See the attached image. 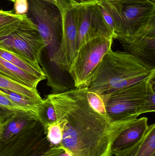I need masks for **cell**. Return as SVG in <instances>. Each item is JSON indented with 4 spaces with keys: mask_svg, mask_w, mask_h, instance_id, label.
I'll return each mask as SVG.
<instances>
[{
    "mask_svg": "<svg viewBox=\"0 0 155 156\" xmlns=\"http://www.w3.org/2000/svg\"><path fill=\"white\" fill-rule=\"evenodd\" d=\"M0 73L31 88L37 89L42 79L27 73L0 57Z\"/></svg>",
    "mask_w": 155,
    "mask_h": 156,
    "instance_id": "15",
    "label": "cell"
},
{
    "mask_svg": "<svg viewBox=\"0 0 155 156\" xmlns=\"http://www.w3.org/2000/svg\"><path fill=\"white\" fill-rule=\"evenodd\" d=\"M111 15L115 25L116 35L133 36L143 30L155 17V3L144 2H98ZM115 38V37H114Z\"/></svg>",
    "mask_w": 155,
    "mask_h": 156,
    "instance_id": "5",
    "label": "cell"
},
{
    "mask_svg": "<svg viewBox=\"0 0 155 156\" xmlns=\"http://www.w3.org/2000/svg\"><path fill=\"white\" fill-rule=\"evenodd\" d=\"M0 108L6 111L10 117L12 115L27 116L37 120L36 114L24 107L15 103L8 98L1 94Z\"/></svg>",
    "mask_w": 155,
    "mask_h": 156,
    "instance_id": "20",
    "label": "cell"
},
{
    "mask_svg": "<svg viewBox=\"0 0 155 156\" xmlns=\"http://www.w3.org/2000/svg\"><path fill=\"white\" fill-rule=\"evenodd\" d=\"M26 16V15H17L12 11L0 10V28L18 22Z\"/></svg>",
    "mask_w": 155,
    "mask_h": 156,
    "instance_id": "24",
    "label": "cell"
},
{
    "mask_svg": "<svg viewBox=\"0 0 155 156\" xmlns=\"http://www.w3.org/2000/svg\"><path fill=\"white\" fill-rule=\"evenodd\" d=\"M151 2H152L154 3H155V0H150Z\"/></svg>",
    "mask_w": 155,
    "mask_h": 156,
    "instance_id": "31",
    "label": "cell"
},
{
    "mask_svg": "<svg viewBox=\"0 0 155 156\" xmlns=\"http://www.w3.org/2000/svg\"><path fill=\"white\" fill-rule=\"evenodd\" d=\"M0 57L29 74L45 80L46 75L39 64H35L25 58L5 48L0 44Z\"/></svg>",
    "mask_w": 155,
    "mask_h": 156,
    "instance_id": "14",
    "label": "cell"
},
{
    "mask_svg": "<svg viewBox=\"0 0 155 156\" xmlns=\"http://www.w3.org/2000/svg\"><path fill=\"white\" fill-rule=\"evenodd\" d=\"M0 94L8 98L15 103L24 107L37 115L38 106L42 101L32 99L18 93L0 88Z\"/></svg>",
    "mask_w": 155,
    "mask_h": 156,
    "instance_id": "18",
    "label": "cell"
},
{
    "mask_svg": "<svg viewBox=\"0 0 155 156\" xmlns=\"http://www.w3.org/2000/svg\"><path fill=\"white\" fill-rule=\"evenodd\" d=\"M38 120L27 116H12L3 123V131L0 135V138L7 140L17 135L31 126L35 123Z\"/></svg>",
    "mask_w": 155,
    "mask_h": 156,
    "instance_id": "16",
    "label": "cell"
},
{
    "mask_svg": "<svg viewBox=\"0 0 155 156\" xmlns=\"http://www.w3.org/2000/svg\"><path fill=\"white\" fill-rule=\"evenodd\" d=\"M54 4L58 6V8H60L67 0H43Z\"/></svg>",
    "mask_w": 155,
    "mask_h": 156,
    "instance_id": "29",
    "label": "cell"
},
{
    "mask_svg": "<svg viewBox=\"0 0 155 156\" xmlns=\"http://www.w3.org/2000/svg\"><path fill=\"white\" fill-rule=\"evenodd\" d=\"M149 81L139 82L101 96L109 118L112 121H123L136 119L144 114Z\"/></svg>",
    "mask_w": 155,
    "mask_h": 156,
    "instance_id": "6",
    "label": "cell"
},
{
    "mask_svg": "<svg viewBox=\"0 0 155 156\" xmlns=\"http://www.w3.org/2000/svg\"><path fill=\"white\" fill-rule=\"evenodd\" d=\"M28 9L27 0H15L14 2V11L17 15H26Z\"/></svg>",
    "mask_w": 155,
    "mask_h": 156,
    "instance_id": "26",
    "label": "cell"
},
{
    "mask_svg": "<svg viewBox=\"0 0 155 156\" xmlns=\"http://www.w3.org/2000/svg\"><path fill=\"white\" fill-rule=\"evenodd\" d=\"M100 8H101V12H102L103 16L104 19L106 23L107 24V25L109 27V28L111 29V31L113 32L114 35V38L115 37V25L113 19V17L111 16V15L109 13L106 11V9L103 7L102 5H99Z\"/></svg>",
    "mask_w": 155,
    "mask_h": 156,
    "instance_id": "28",
    "label": "cell"
},
{
    "mask_svg": "<svg viewBox=\"0 0 155 156\" xmlns=\"http://www.w3.org/2000/svg\"><path fill=\"white\" fill-rule=\"evenodd\" d=\"M155 80L149 81L147 87L146 97L143 109L144 113L155 111Z\"/></svg>",
    "mask_w": 155,
    "mask_h": 156,
    "instance_id": "23",
    "label": "cell"
},
{
    "mask_svg": "<svg viewBox=\"0 0 155 156\" xmlns=\"http://www.w3.org/2000/svg\"><path fill=\"white\" fill-rule=\"evenodd\" d=\"M62 19V35L60 47L51 63L60 70L69 72L77 54L78 14L76 5L67 0L59 8Z\"/></svg>",
    "mask_w": 155,
    "mask_h": 156,
    "instance_id": "9",
    "label": "cell"
},
{
    "mask_svg": "<svg viewBox=\"0 0 155 156\" xmlns=\"http://www.w3.org/2000/svg\"><path fill=\"white\" fill-rule=\"evenodd\" d=\"M147 121V118L143 117L132 122L115 139L112 146V152L131 146L141 140L148 128Z\"/></svg>",
    "mask_w": 155,
    "mask_h": 156,
    "instance_id": "12",
    "label": "cell"
},
{
    "mask_svg": "<svg viewBox=\"0 0 155 156\" xmlns=\"http://www.w3.org/2000/svg\"><path fill=\"white\" fill-rule=\"evenodd\" d=\"M126 53L155 68V17L138 34L133 36L116 35Z\"/></svg>",
    "mask_w": 155,
    "mask_h": 156,
    "instance_id": "11",
    "label": "cell"
},
{
    "mask_svg": "<svg viewBox=\"0 0 155 156\" xmlns=\"http://www.w3.org/2000/svg\"><path fill=\"white\" fill-rule=\"evenodd\" d=\"M44 131L51 147L61 145L62 140V131L58 122L48 126L44 129Z\"/></svg>",
    "mask_w": 155,
    "mask_h": 156,
    "instance_id": "21",
    "label": "cell"
},
{
    "mask_svg": "<svg viewBox=\"0 0 155 156\" xmlns=\"http://www.w3.org/2000/svg\"><path fill=\"white\" fill-rule=\"evenodd\" d=\"M9 1H11V2H15V0H9Z\"/></svg>",
    "mask_w": 155,
    "mask_h": 156,
    "instance_id": "32",
    "label": "cell"
},
{
    "mask_svg": "<svg viewBox=\"0 0 155 156\" xmlns=\"http://www.w3.org/2000/svg\"><path fill=\"white\" fill-rule=\"evenodd\" d=\"M3 128V126L2 123L0 122V135L2 134V132Z\"/></svg>",
    "mask_w": 155,
    "mask_h": 156,
    "instance_id": "30",
    "label": "cell"
},
{
    "mask_svg": "<svg viewBox=\"0 0 155 156\" xmlns=\"http://www.w3.org/2000/svg\"><path fill=\"white\" fill-rule=\"evenodd\" d=\"M155 78V68L126 52H115L111 48L94 71L87 90L102 96Z\"/></svg>",
    "mask_w": 155,
    "mask_h": 156,
    "instance_id": "2",
    "label": "cell"
},
{
    "mask_svg": "<svg viewBox=\"0 0 155 156\" xmlns=\"http://www.w3.org/2000/svg\"><path fill=\"white\" fill-rule=\"evenodd\" d=\"M115 156H155V124L148 125L143 138L131 146L113 152Z\"/></svg>",
    "mask_w": 155,
    "mask_h": 156,
    "instance_id": "13",
    "label": "cell"
},
{
    "mask_svg": "<svg viewBox=\"0 0 155 156\" xmlns=\"http://www.w3.org/2000/svg\"><path fill=\"white\" fill-rule=\"evenodd\" d=\"M37 118L43 129L57 122L55 110L51 100L48 98L43 99L39 105L37 111Z\"/></svg>",
    "mask_w": 155,
    "mask_h": 156,
    "instance_id": "19",
    "label": "cell"
},
{
    "mask_svg": "<svg viewBox=\"0 0 155 156\" xmlns=\"http://www.w3.org/2000/svg\"><path fill=\"white\" fill-rule=\"evenodd\" d=\"M113 39L97 37L86 42L79 48L69 70L75 88L88 87L95 69L104 55L112 48Z\"/></svg>",
    "mask_w": 155,
    "mask_h": 156,
    "instance_id": "7",
    "label": "cell"
},
{
    "mask_svg": "<svg viewBox=\"0 0 155 156\" xmlns=\"http://www.w3.org/2000/svg\"><path fill=\"white\" fill-rule=\"evenodd\" d=\"M0 88L12 91L35 100L39 101H43L37 89L31 88L24 85L1 73Z\"/></svg>",
    "mask_w": 155,
    "mask_h": 156,
    "instance_id": "17",
    "label": "cell"
},
{
    "mask_svg": "<svg viewBox=\"0 0 155 156\" xmlns=\"http://www.w3.org/2000/svg\"><path fill=\"white\" fill-rule=\"evenodd\" d=\"M86 96L89 105L94 110L105 117L109 118L106 113L104 103L100 95L96 93L87 90Z\"/></svg>",
    "mask_w": 155,
    "mask_h": 156,
    "instance_id": "22",
    "label": "cell"
},
{
    "mask_svg": "<svg viewBox=\"0 0 155 156\" xmlns=\"http://www.w3.org/2000/svg\"><path fill=\"white\" fill-rule=\"evenodd\" d=\"M50 147L38 122L8 140L0 138V156H41Z\"/></svg>",
    "mask_w": 155,
    "mask_h": 156,
    "instance_id": "8",
    "label": "cell"
},
{
    "mask_svg": "<svg viewBox=\"0 0 155 156\" xmlns=\"http://www.w3.org/2000/svg\"><path fill=\"white\" fill-rule=\"evenodd\" d=\"M41 156H72L67 149L62 146L52 147L46 150Z\"/></svg>",
    "mask_w": 155,
    "mask_h": 156,
    "instance_id": "25",
    "label": "cell"
},
{
    "mask_svg": "<svg viewBox=\"0 0 155 156\" xmlns=\"http://www.w3.org/2000/svg\"><path fill=\"white\" fill-rule=\"evenodd\" d=\"M75 4L78 14L76 48L97 37L114 38L113 32L106 23L97 3Z\"/></svg>",
    "mask_w": 155,
    "mask_h": 156,
    "instance_id": "10",
    "label": "cell"
},
{
    "mask_svg": "<svg viewBox=\"0 0 155 156\" xmlns=\"http://www.w3.org/2000/svg\"><path fill=\"white\" fill-rule=\"evenodd\" d=\"M0 44L36 64L46 46L36 27L25 16L20 21L0 28Z\"/></svg>",
    "mask_w": 155,
    "mask_h": 156,
    "instance_id": "3",
    "label": "cell"
},
{
    "mask_svg": "<svg viewBox=\"0 0 155 156\" xmlns=\"http://www.w3.org/2000/svg\"><path fill=\"white\" fill-rule=\"evenodd\" d=\"M27 18L36 27L46 46L50 61L60 47L62 35V19L54 4L43 0H27Z\"/></svg>",
    "mask_w": 155,
    "mask_h": 156,
    "instance_id": "4",
    "label": "cell"
},
{
    "mask_svg": "<svg viewBox=\"0 0 155 156\" xmlns=\"http://www.w3.org/2000/svg\"><path fill=\"white\" fill-rule=\"evenodd\" d=\"M148 0H69L72 3L79 4L84 3H98L103 2H144Z\"/></svg>",
    "mask_w": 155,
    "mask_h": 156,
    "instance_id": "27",
    "label": "cell"
},
{
    "mask_svg": "<svg viewBox=\"0 0 155 156\" xmlns=\"http://www.w3.org/2000/svg\"><path fill=\"white\" fill-rule=\"evenodd\" d=\"M88 87L47 95L62 131L61 145L72 156H112L115 139L136 119L113 121L97 112L87 101Z\"/></svg>",
    "mask_w": 155,
    "mask_h": 156,
    "instance_id": "1",
    "label": "cell"
}]
</instances>
